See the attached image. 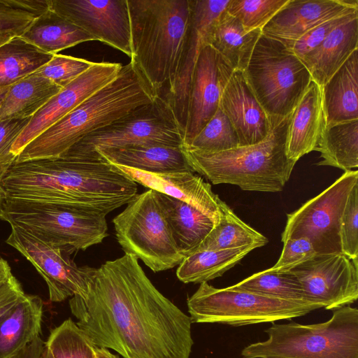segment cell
I'll list each match as a JSON object with an SVG mask.
<instances>
[{"label":"cell","instance_id":"cell-28","mask_svg":"<svg viewBox=\"0 0 358 358\" xmlns=\"http://www.w3.org/2000/svg\"><path fill=\"white\" fill-rule=\"evenodd\" d=\"M158 194L176 246L185 257L196 250L215 223L189 204L160 192Z\"/></svg>","mask_w":358,"mask_h":358},{"label":"cell","instance_id":"cell-1","mask_svg":"<svg viewBox=\"0 0 358 358\" xmlns=\"http://www.w3.org/2000/svg\"><path fill=\"white\" fill-rule=\"evenodd\" d=\"M69 307L97 348L123 358H189V316L155 287L132 255L96 268L85 296H72Z\"/></svg>","mask_w":358,"mask_h":358},{"label":"cell","instance_id":"cell-3","mask_svg":"<svg viewBox=\"0 0 358 358\" xmlns=\"http://www.w3.org/2000/svg\"><path fill=\"white\" fill-rule=\"evenodd\" d=\"M157 96L130 61L115 78L27 144L15 162L61 157L89 134L152 103Z\"/></svg>","mask_w":358,"mask_h":358},{"label":"cell","instance_id":"cell-20","mask_svg":"<svg viewBox=\"0 0 358 358\" xmlns=\"http://www.w3.org/2000/svg\"><path fill=\"white\" fill-rule=\"evenodd\" d=\"M113 165L137 184L189 204L210 217L215 225L219 222L222 200L213 192L211 185L193 171L149 173Z\"/></svg>","mask_w":358,"mask_h":358},{"label":"cell","instance_id":"cell-16","mask_svg":"<svg viewBox=\"0 0 358 358\" xmlns=\"http://www.w3.org/2000/svg\"><path fill=\"white\" fill-rule=\"evenodd\" d=\"M50 9L131 58L127 0H50Z\"/></svg>","mask_w":358,"mask_h":358},{"label":"cell","instance_id":"cell-17","mask_svg":"<svg viewBox=\"0 0 358 358\" xmlns=\"http://www.w3.org/2000/svg\"><path fill=\"white\" fill-rule=\"evenodd\" d=\"M122 66L114 62H94L88 70L62 88L32 116L13 143V155L17 157L26 145L43 131L115 78Z\"/></svg>","mask_w":358,"mask_h":358},{"label":"cell","instance_id":"cell-25","mask_svg":"<svg viewBox=\"0 0 358 358\" xmlns=\"http://www.w3.org/2000/svg\"><path fill=\"white\" fill-rule=\"evenodd\" d=\"M43 301L25 294L0 322V358H11L40 336Z\"/></svg>","mask_w":358,"mask_h":358},{"label":"cell","instance_id":"cell-26","mask_svg":"<svg viewBox=\"0 0 358 358\" xmlns=\"http://www.w3.org/2000/svg\"><path fill=\"white\" fill-rule=\"evenodd\" d=\"M262 34L261 29L247 30L225 9L210 27L206 43L212 46L234 71H244Z\"/></svg>","mask_w":358,"mask_h":358},{"label":"cell","instance_id":"cell-7","mask_svg":"<svg viewBox=\"0 0 358 358\" xmlns=\"http://www.w3.org/2000/svg\"><path fill=\"white\" fill-rule=\"evenodd\" d=\"M2 220L68 255L108 236L105 215L47 201L5 197Z\"/></svg>","mask_w":358,"mask_h":358},{"label":"cell","instance_id":"cell-18","mask_svg":"<svg viewBox=\"0 0 358 358\" xmlns=\"http://www.w3.org/2000/svg\"><path fill=\"white\" fill-rule=\"evenodd\" d=\"M234 70L210 45L201 48L192 78L182 145H188L220 107Z\"/></svg>","mask_w":358,"mask_h":358},{"label":"cell","instance_id":"cell-10","mask_svg":"<svg viewBox=\"0 0 358 358\" xmlns=\"http://www.w3.org/2000/svg\"><path fill=\"white\" fill-rule=\"evenodd\" d=\"M124 253L135 256L154 272L166 271L184 259L175 243L158 192L137 194L113 220Z\"/></svg>","mask_w":358,"mask_h":358},{"label":"cell","instance_id":"cell-42","mask_svg":"<svg viewBox=\"0 0 358 358\" xmlns=\"http://www.w3.org/2000/svg\"><path fill=\"white\" fill-rule=\"evenodd\" d=\"M282 243L281 255L275 264L270 268L271 271H287L317 254L311 243L306 238H288Z\"/></svg>","mask_w":358,"mask_h":358},{"label":"cell","instance_id":"cell-27","mask_svg":"<svg viewBox=\"0 0 358 358\" xmlns=\"http://www.w3.org/2000/svg\"><path fill=\"white\" fill-rule=\"evenodd\" d=\"M101 157L113 164L124 166L149 173L191 171L181 147L146 145L98 150Z\"/></svg>","mask_w":358,"mask_h":358},{"label":"cell","instance_id":"cell-40","mask_svg":"<svg viewBox=\"0 0 358 358\" xmlns=\"http://www.w3.org/2000/svg\"><path fill=\"white\" fill-rule=\"evenodd\" d=\"M358 183L348 196L340 225L341 253L358 260Z\"/></svg>","mask_w":358,"mask_h":358},{"label":"cell","instance_id":"cell-50","mask_svg":"<svg viewBox=\"0 0 358 358\" xmlns=\"http://www.w3.org/2000/svg\"><path fill=\"white\" fill-rule=\"evenodd\" d=\"M10 87L11 86L0 87V108L2 106Z\"/></svg>","mask_w":358,"mask_h":358},{"label":"cell","instance_id":"cell-30","mask_svg":"<svg viewBox=\"0 0 358 358\" xmlns=\"http://www.w3.org/2000/svg\"><path fill=\"white\" fill-rule=\"evenodd\" d=\"M62 88L33 73L11 85L0 108V120L32 117Z\"/></svg>","mask_w":358,"mask_h":358},{"label":"cell","instance_id":"cell-5","mask_svg":"<svg viewBox=\"0 0 358 358\" xmlns=\"http://www.w3.org/2000/svg\"><path fill=\"white\" fill-rule=\"evenodd\" d=\"M291 114L281 119L272 118L268 135L254 145L216 152L183 146L181 149L191 170L214 185L231 184L245 191L279 192L296 163L287 156Z\"/></svg>","mask_w":358,"mask_h":358},{"label":"cell","instance_id":"cell-6","mask_svg":"<svg viewBox=\"0 0 358 358\" xmlns=\"http://www.w3.org/2000/svg\"><path fill=\"white\" fill-rule=\"evenodd\" d=\"M324 322L275 324L264 330L268 338L241 351L243 358H358V310L335 308Z\"/></svg>","mask_w":358,"mask_h":358},{"label":"cell","instance_id":"cell-21","mask_svg":"<svg viewBox=\"0 0 358 358\" xmlns=\"http://www.w3.org/2000/svg\"><path fill=\"white\" fill-rule=\"evenodd\" d=\"M220 108L234 127L239 146L258 143L268 135L271 119L255 96L243 71H233L222 91Z\"/></svg>","mask_w":358,"mask_h":358},{"label":"cell","instance_id":"cell-51","mask_svg":"<svg viewBox=\"0 0 358 358\" xmlns=\"http://www.w3.org/2000/svg\"><path fill=\"white\" fill-rule=\"evenodd\" d=\"M13 36H15L11 34L0 33V45L9 41Z\"/></svg>","mask_w":358,"mask_h":358},{"label":"cell","instance_id":"cell-43","mask_svg":"<svg viewBox=\"0 0 358 358\" xmlns=\"http://www.w3.org/2000/svg\"><path fill=\"white\" fill-rule=\"evenodd\" d=\"M32 117L0 120V167L8 169L15 161L11 149L13 143L29 123Z\"/></svg>","mask_w":358,"mask_h":358},{"label":"cell","instance_id":"cell-33","mask_svg":"<svg viewBox=\"0 0 358 358\" xmlns=\"http://www.w3.org/2000/svg\"><path fill=\"white\" fill-rule=\"evenodd\" d=\"M52 54L15 36L0 45V87L11 86L46 64Z\"/></svg>","mask_w":358,"mask_h":358},{"label":"cell","instance_id":"cell-52","mask_svg":"<svg viewBox=\"0 0 358 358\" xmlns=\"http://www.w3.org/2000/svg\"><path fill=\"white\" fill-rule=\"evenodd\" d=\"M41 358H52L51 355L50 354V352L45 348H45L43 350Z\"/></svg>","mask_w":358,"mask_h":358},{"label":"cell","instance_id":"cell-37","mask_svg":"<svg viewBox=\"0 0 358 358\" xmlns=\"http://www.w3.org/2000/svg\"><path fill=\"white\" fill-rule=\"evenodd\" d=\"M238 146L237 134L227 115L219 107L191 143L183 147L201 152H216Z\"/></svg>","mask_w":358,"mask_h":358},{"label":"cell","instance_id":"cell-44","mask_svg":"<svg viewBox=\"0 0 358 358\" xmlns=\"http://www.w3.org/2000/svg\"><path fill=\"white\" fill-rule=\"evenodd\" d=\"M36 17L18 8L14 0H0V33L21 36Z\"/></svg>","mask_w":358,"mask_h":358},{"label":"cell","instance_id":"cell-23","mask_svg":"<svg viewBox=\"0 0 358 358\" xmlns=\"http://www.w3.org/2000/svg\"><path fill=\"white\" fill-rule=\"evenodd\" d=\"M358 49V15L341 24L300 60L312 80L322 87L350 55Z\"/></svg>","mask_w":358,"mask_h":358},{"label":"cell","instance_id":"cell-11","mask_svg":"<svg viewBox=\"0 0 358 358\" xmlns=\"http://www.w3.org/2000/svg\"><path fill=\"white\" fill-rule=\"evenodd\" d=\"M146 145H182V134L169 104L160 95L89 134L62 156L98 158V150Z\"/></svg>","mask_w":358,"mask_h":358},{"label":"cell","instance_id":"cell-2","mask_svg":"<svg viewBox=\"0 0 358 358\" xmlns=\"http://www.w3.org/2000/svg\"><path fill=\"white\" fill-rule=\"evenodd\" d=\"M1 187L5 197L55 202L105 216L138 192L136 182L101 157L14 162Z\"/></svg>","mask_w":358,"mask_h":358},{"label":"cell","instance_id":"cell-15","mask_svg":"<svg viewBox=\"0 0 358 358\" xmlns=\"http://www.w3.org/2000/svg\"><path fill=\"white\" fill-rule=\"evenodd\" d=\"M230 0H192L191 18L178 69L171 85L162 96L169 106L182 134L185 130L190 89L195 66L208 31Z\"/></svg>","mask_w":358,"mask_h":358},{"label":"cell","instance_id":"cell-47","mask_svg":"<svg viewBox=\"0 0 358 358\" xmlns=\"http://www.w3.org/2000/svg\"><path fill=\"white\" fill-rule=\"evenodd\" d=\"M12 275L8 262L0 257V284L6 280Z\"/></svg>","mask_w":358,"mask_h":358},{"label":"cell","instance_id":"cell-29","mask_svg":"<svg viewBox=\"0 0 358 358\" xmlns=\"http://www.w3.org/2000/svg\"><path fill=\"white\" fill-rule=\"evenodd\" d=\"M20 36L52 55L80 43L94 41L81 28L50 9L36 17Z\"/></svg>","mask_w":358,"mask_h":358},{"label":"cell","instance_id":"cell-35","mask_svg":"<svg viewBox=\"0 0 358 358\" xmlns=\"http://www.w3.org/2000/svg\"><path fill=\"white\" fill-rule=\"evenodd\" d=\"M232 286L282 300L311 303L307 300L299 281L288 271L277 272L268 268Z\"/></svg>","mask_w":358,"mask_h":358},{"label":"cell","instance_id":"cell-9","mask_svg":"<svg viewBox=\"0 0 358 358\" xmlns=\"http://www.w3.org/2000/svg\"><path fill=\"white\" fill-rule=\"evenodd\" d=\"M192 323H220L240 327L292 320L321 308L318 304L273 298L234 287L200 284L187 299Z\"/></svg>","mask_w":358,"mask_h":358},{"label":"cell","instance_id":"cell-14","mask_svg":"<svg viewBox=\"0 0 358 358\" xmlns=\"http://www.w3.org/2000/svg\"><path fill=\"white\" fill-rule=\"evenodd\" d=\"M287 271L299 281L307 300L326 310L358 299V260L342 253L316 254Z\"/></svg>","mask_w":358,"mask_h":358},{"label":"cell","instance_id":"cell-45","mask_svg":"<svg viewBox=\"0 0 358 358\" xmlns=\"http://www.w3.org/2000/svg\"><path fill=\"white\" fill-rule=\"evenodd\" d=\"M24 296L20 283L13 274L0 284V322Z\"/></svg>","mask_w":358,"mask_h":358},{"label":"cell","instance_id":"cell-34","mask_svg":"<svg viewBox=\"0 0 358 358\" xmlns=\"http://www.w3.org/2000/svg\"><path fill=\"white\" fill-rule=\"evenodd\" d=\"M220 208L222 215L219 222L196 251L229 250L245 246L256 249L268 243L266 236L242 221L222 200Z\"/></svg>","mask_w":358,"mask_h":358},{"label":"cell","instance_id":"cell-48","mask_svg":"<svg viewBox=\"0 0 358 358\" xmlns=\"http://www.w3.org/2000/svg\"><path fill=\"white\" fill-rule=\"evenodd\" d=\"M96 358H120L117 355L110 352L105 348H95Z\"/></svg>","mask_w":358,"mask_h":358},{"label":"cell","instance_id":"cell-39","mask_svg":"<svg viewBox=\"0 0 358 358\" xmlns=\"http://www.w3.org/2000/svg\"><path fill=\"white\" fill-rule=\"evenodd\" d=\"M94 62L72 56L55 54L52 59L34 73L65 87L88 70Z\"/></svg>","mask_w":358,"mask_h":358},{"label":"cell","instance_id":"cell-22","mask_svg":"<svg viewBox=\"0 0 358 358\" xmlns=\"http://www.w3.org/2000/svg\"><path fill=\"white\" fill-rule=\"evenodd\" d=\"M326 126L322 87L311 80L291 114L287 156L296 162L314 150Z\"/></svg>","mask_w":358,"mask_h":358},{"label":"cell","instance_id":"cell-12","mask_svg":"<svg viewBox=\"0 0 358 358\" xmlns=\"http://www.w3.org/2000/svg\"><path fill=\"white\" fill-rule=\"evenodd\" d=\"M357 183V170L344 172L320 194L287 214L281 241L303 237L317 254L341 253V220L350 191Z\"/></svg>","mask_w":358,"mask_h":358},{"label":"cell","instance_id":"cell-32","mask_svg":"<svg viewBox=\"0 0 358 358\" xmlns=\"http://www.w3.org/2000/svg\"><path fill=\"white\" fill-rule=\"evenodd\" d=\"M252 247L229 250L196 251L185 257L176 271L178 278L184 283H202L222 276L237 264Z\"/></svg>","mask_w":358,"mask_h":358},{"label":"cell","instance_id":"cell-36","mask_svg":"<svg viewBox=\"0 0 358 358\" xmlns=\"http://www.w3.org/2000/svg\"><path fill=\"white\" fill-rule=\"evenodd\" d=\"M45 345L52 358H95L96 346L71 318L50 331Z\"/></svg>","mask_w":358,"mask_h":358},{"label":"cell","instance_id":"cell-24","mask_svg":"<svg viewBox=\"0 0 358 358\" xmlns=\"http://www.w3.org/2000/svg\"><path fill=\"white\" fill-rule=\"evenodd\" d=\"M326 125L358 120V49L322 87Z\"/></svg>","mask_w":358,"mask_h":358},{"label":"cell","instance_id":"cell-13","mask_svg":"<svg viewBox=\"0 0 358 358\" xmlns=\"http://www.w3.org/2000/svg\"><path fill=\"white\" fill-rule=\"evenodd\" d=\"M6 243L23 255L43 277L52 302L78 295L84 297L96 268L78 266L59 248L48 244L18 227L10 225Z\"/></svg>","mask_w":358,"mask_h":358},{"label":"cell","instance_id":"cell-53","mask_svg":"<svg viewBox=\"0 0 358 358\" xmlns=\"http://www.w3.org/2000/svg\"><path fill=\"white\" fill-rule=\"evenodd\" d=\"M95 358H96V356H95Z\"/></svg>","mask_w":358,"mask_h":358},{"label":"cell","instance_id":"cell-38","mask_svg":"<svg viewBox=\"0 0 358 358\" xmlns=\"http://www.w3.org/2000/svg\"><path fill=\"white\" fill-rule=\"evenodd\" d=\"M288 1L230 0L226 10L247 30H262Z\"/></svg>","mask_w":358,"mask_h":358},{"label":"cell","instance_id":"cell-41","mask_svg":"<svg viewBox=\"0 0 358 358\" xmlns=\"http://www.w3.org/2000/svg\"><path fill=\"white\" fill-rule=\"evenodd\" d=\"M357 15L358 9H354L320 23L298 39L289 50L299 59H302L319 45L336 27Z\"/></svg>","mask_w":358,"mask_h":358},{"label":"cell","instance_id":"cell-4","mask_svg":"<svg viewBox=\"0 0 358 358\" xmlns=\"http://www.w3.org/2000/svg\"><path fill=\"white\" fill-rule=\"evenodd\" d=\"M131 62L157 95L173 83L180 63L192 0H127Z\"/></svg>","mask_w":358,"mask_h":358},{"label":"cell","instance_id":"cell-8","mask_svg":"<svg viewBox=\"0 0 358 358\" xmlns=\"http://www.w3.org/2000/svg\"><path fill=\"white\" fill-rule=\"evenodd\" d=\"M243 73L270 119L291 114L312 80L306 67L291 50L263 34Z\"/></svg>","mask_w":358,"mask_h":358},{"label":"cell","instance_id":"cell-19","mask_svg":"<svg viewBox=\"0 0 358 358\" xmlns=\"http://www.w3.org/2000/svg\"><path fill=\"white\" fill-rule=\"evenodd\" d=\"M354 9H358L357 0H289L263 27L262 34L290 49L309 30Z\"/></svg>","mask_w":358,"mask_h":358},{"label":"cell","instance_id":"cell-49","mask_svg":"<svg viewBox=\"0 0 358 358\" xmlns=\"http://www.w3.org/2000/svg\"><path fill=\"white\" fill-rule=\"evenodd\" d=\"M7 170H8L7 169L0 167V219L1 220H2L3 206V203H4V200H5V196H4L3 192L1 187V180Z\"/></svg>","mask_w":358,"mask_h":358},{"label":"cell","instance_id":"cell-31","mask_svg":"<svg viewBox=\"0 0 358 358\" xmlns=\"http://www.w3.org/2000/svg\"><path fill=\"white\" fill-rule=\"evenodd\" d=\"M314 150L322 159L317 165L352 171L358 166V120L326 125Z\"/></svg>","mask_w":358,"mask_h":358},{"label":"cell","instance_id":"cell-46","mask_svg":"<svg viewBox=\"0 0 358 358\" xmlns=\"http://www.w3.org/2000/svg\"><path fill=\"white\" fill-rule=\"evenodd\" d=\"M44 348L45 342L39 336L11 358H41Z\"/></svg>","mask_w":358,"mask_h":358}]
</instances>
